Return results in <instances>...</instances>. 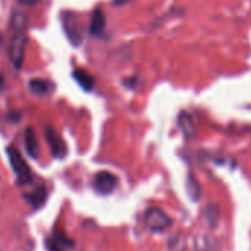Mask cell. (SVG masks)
Listing matches in <instances>:
<instances>
[{"label": "cell", "instance_id": "cell-1", "mask_svg": "<svg viewBox=\"0 0 251 251\" xmlns=\"http://www.w3.org/2000/svg\"><path fill=\"white\" fill-rule=\"evenodd\" d=\"M8 152V158H9V163H11V167L14 170V173L17 175L18 180L23 182V183H27L31 180V170L27 164V161L23 158L21 152L14 148V147H9L6 150Z\"/></svg>", "mask_w": 251, "mask_h": 251}, {"label": "cell", "instance_id": "cell-2", "mask_svg": "<svg viewBox=\"0 0 251 251\" xmlns=\"http://www.w3.org/2000/svg\"><path fill=\"white\" fill-rule=\"evenodd\" d=\"M145 225L152 232H163L172 225V219L161 208L152 207L145 213Z\"/></svg>", "mask_w": 251, "mask_h": 251}, {"label": "cell", "instance_id": "cell-3", "mask_svg": "<svg viewBox=\"0 0 251 251\" xmlns=\"http://www.w3.org/2000/svg\"><path fill=\"white\" fill-rule=\"evenodd\" d=\"M25 46H27V36L24 34V31L17 33L12 37L11 46H9V58L11 62L15 68H21L23 62H24V56H25Z\"/></svg>", "mask_w": 251, "mask_h": 251}, {"label": "cell", "instance_id": "cell-4", "mask_svg": "<svg viewBox=\"0 0 251 251\" xmlns=\"http://www.w3.org/2000/svg\"><path fill=\"white\" fill-rule=\"evenodd\" d=\"M45 138H46V142L49 144V148H50L52 154L56 158H64L67 155L68 148H67L64 139L55 132V129L49 127V126H45Z\"/></svg>", "mask_w": 251, "mask_h": 251}, {"label": "cell", "instance_id": "cell-5", "mask_svg": "<svg viewBox=\"0 0 251 251\" xmlns=\"http://www.w3.org/2000/svg\"><path fill=\"white\" fill-rule=\"evenodd\" d=\"M118 183V179L115 175L109 173V172H99L95 176L93 180V186L99 194H111L115 186Z\"/></svg>", "mask_w": 251, "mask_h": 251}, {"label": "cell", "instance_id": "cell-6", "mask_svg": "<svg viewBox=\"0 0 251 251\" xmlns=\"http://www.w3.org/2000/svg\"><path fill=\"white\" fill-rule=\"evenodd\" d=\"M62 25H64L65 34L68 36V39L71 40V43H74L75 46H78L80 42H81V33H80V27H78V23L74 18V15L64 14L62 15Z\"/></svg>", "mask_w": 251, "mask_h": 251}, {"label": "cell", "instance_id": "cell-7", "mask_svg": "<svg viewBox=\"0 0 251 251\" xmlns=\"http://www.w3.org/2000/svg\"><path fill=\"white\" fill-rule=\"evenodd\" d=\"M24 142H25V150H27L28 155H30L31 158H37V157H39V152H40L39 139H37L36 132H34L31 127H27V129H25Z\"/></svg>", "mask_w": 251, "mask_h": 251}, {"label": "cell", "instance_id": "cell-8", "mask_svg": "<svg viewBox=\"0 0 251 251\" xmlns=\"http://www.w3.org/2000/svg\"><path fill=\"white\" fill-rule=\"evenodd\" d=\"M105 25H106V20H105L103 11L95 9L93 14H92V18H90V27H89L90 34L92 36H99L103 31Z\"/></svg>", "mask_w": 251, "mask_h": 251}, {"label": "cell", "instance_id": "cell-9", "mask_svg": "<svg viewBox=\"0 0 251 251\" xmlns=\"http://www.w3.org/2000/svg\"><path fill=\"white\" fill-rule=\"evenodd\" d=\"M24 198H25L34 208H40V207L45 204L46 198H48V191H46L45 186H39V188L34 189L31 194H25Z\"/></svg>", "mask_w": 251, "mask_h": 251}, {"label": "cell", "instance_id": "cell-10", "mask_svg": "<svg viewBox=\"0 0 251 251\" xmlns=\"http://www.w3.org/2000/svg\"><path fill=\"white\" fill-rule=\"evenodd\" d=\"M75 81L84 89V90H92L93 86H95V78L86 71V70H81V68H75L74 73H73Z\"/></svg>", "mask_w": 251, "mask_h": 251}, {"label": "cell", "instance_id": "cell-11", "mask_svg": "<svg viewBox=\"0 0 251 251\" xmlns=\"http://www.w3.org/2000/svg\"><path fill=\"white\" fill-rule=\"evenodd\" d=\"M30 90L34 95H48L49 92H52V83L43 78H33L30 81Z\"/></svg>", "mask_w": 251, "mask_h": 251}, {"label": "cell", "instance_id": "cell-12", "mask_svg": "<svg viewBox=\"0 0 251 251\" xmlns=\"http://www.w3.org/2000/svg\"><path fill=\"white\" fill-rule=\"evenodd\" d=\"M179 126H180V129L183 130L185 135H192L194 133V124H192V120L191 117L186 114V112H182L179 115Z\"/></svg>", "mask_w": 251, "mask_h": 251}, {"label": "cell", "instance_id": "cell-13", "mask_svg": "<svg viewBox=\"0 0 251 251\" xmlns=\"http://www.w3.org/2000/svg\"><path fill=\"white\" fill-rule=\"evenodd\" d=\"M12 28L17 31V33H21V31H24V28H25V25H27V17L23 14V12H15L14 15H12Z\"/></svg>", "mask_w": 251, "mask_h": 251}, {"label": "cell", "instance_id": "cell-14", "mask_svg": "<svg viewBox=\"0 0 251 251\" xmlns=\"http://www.w3.org/2000/svg\"><path fill=\"white\" fill-rule=\"evenodd\" d=\"M169 250L170 251H185V239L182 235H176L172 236L170 242H169Z\"/></svg>", "mask_w": 251, "mask_h": 251}, {"label": "cell", "instance_id": "cell-15", "mask_svg": "<svg viewBox=\"0 0 251 251\" xmlns=\"http://www.w3.org/2000/svg\"><path fill=\"white\" fill-rule=\"evenodd\" d=\"M46 248H48V251H64V247L59 245L53 238L46 239Z\"/></svg>", "mask_w": 251, "mask_h": 251}, {"label": "cell", "instance_id": "cell-16", "mask_svg": "<svg viewBox=\"0 0 251 251\" xmlns=\"http://www.w3.org/2000/svg\"><path fill=\"white\" fill-rule=\"evenodd\" d=\"M18 2L21 3V5H24V6H30V8H33V6H36V5H39L42 0H18Z\"/></svg>", "mask_w": 251, "mask_h": 251}, {"label": "cell", "instance_id": "cell-17", "mask_svg": "<svg viewBox=\"0 0 251 251\" xmlns=\"http://www.w3.org/2000/svg\"><path fill=\"white\" fill-rule=\"evenodd\" d=\"M130 0H112V5L114 6H123V5H126V3H129Z\"/></svg>", "mask_w": 251, "mask_h": 251}, {"label": "cell", "instance_id": "cell-18", "mask_svg": "<svg viewBox=\"0 0 251 251\" xmlns=\"http://www.w3.org/2000/svg\"><path fill=\"white\" fill-rule=\"evenodd\" d=\"M2 45H3V36L0 34V49H2Z\"/></svg>", "mask_w": 251, "mask_h": 251}, {"label": "cell", "instance_id": "cell-19", "mask_svg": "<svg viewBox=\"0 0 251 251\" xmlns=\"http://www.w3.org/2000/svg\"><path fill=\"white\" fill-rule=\"evenodd\" d=\"M2 87H3V78L0 77V89H2Z\"/></svg>", "mask_w": 251, "mask_h": 251}]
</instances>
